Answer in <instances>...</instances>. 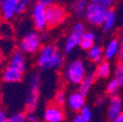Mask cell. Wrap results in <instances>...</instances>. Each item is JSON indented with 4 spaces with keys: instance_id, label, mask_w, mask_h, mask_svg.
Returning a JSON list of instances; mask_svg holds the SVG:
<instances>
[{
    "instance_id": "cell-33",
    "label": "cell",
    "mask_w": 123,
    "mask_h": 122,
    "mask_svg": "<svg viewBox=\"0 0 123 122\" xmlns=\"http://www.w3.org/2000/svg\"><path fill=\"white\" fill-rule=\"evenodd\" d=\"M119 42H120V46H121V48L123 50V31L121 32L120 36H119Z\"/></svg>"
},
{
    "instance_id": "cell-19",
    "label": "cell",
    "mask_w": 123,
    "mask_h": 122,
    "mask_svg": "<svg viewBox=\"0 0 123 122\" xmlns=\"http://www.w3.org/2000/svg\"><path fill=\"white\" fill-rule=\"evenodd\" d=\"M117 21H118V17L114 10L110 9L109 13H108L107 18H105V22L102 24V30L105 33H110L114 30V28L117 26Z\"/></svg>"
},
{
    "instance_id": "cell-14",
    "label": "cell",
    "mask_w": 123,
    "mask_h": 122,
    "mask_svg": "<svg viewBox=\"0 0 123 122\" xmlns=\"http://www.w3.org/2000/svg\"><path fill=\"white\" fill-rule=\"evenodd\" d=\"M10 65L14 66L15 68L20 69L22 73H25L28 69V58L26 55L20 50H14L11 52L10 56H9V63Z\"/></svg>"
},
{
    "instance_id": "cell-35",
    "label": "cell",
    "mask_w": 123,
    "mask_h": 122,
    "mask_svg": "<svg viewBox=\"0 0 123 122\" xmlns=\"http://www.w3.org/2000/svg\"><path fill=\"white\" fill-rule=\"evenodd\" d=\"M89 1H91V2H98V0H89Z\"/></svg>"
},
{
    "instance_id": "cell-13",
    "label": "cell",
    "mask_w": 123,
    "mask_h": 122,
    "mask_svg": "<svg viewBox=\"0 0 123 122\" xmlns=\"http://www.w3.org/2000/svg\"><path fill=\"white\" fill-rule=\"evenodd\" d=\"M123 112V99L119 95L111 96L108 101L107 107V117L109 120H112L118 115Z\"/></svg>"
},
{
    "instance_id": "cell-10",
    "label": "cell",
    "mask_w": 123,
    "mask_h": 122,
    "mask_svg": "<svg viewBox=\"0 0 123 122\" xmlns=\"http://www.w3.org/2000/svg\"><path fill=\"white\" fill-rule=\"evenodd\" d=\"M23 77H24V73H22L20 69L15 68L10 64H7L1 71V80L6 84H19L23 80Z\"/></svg>"
},
{
    "instance_id": "cell-9",
    "label": "cell",
    "mask_w": 123,
    "mask_h": 122,
    "mask_svg": "<svg viewBox=\"0 0 123 122\" xmlns=\"http://www.w3.org/2000/svg\"><path fill=\"white\" fill-rule=\"evenodd\" d=\"M31 21L33 28L38 32L47 30V18H46V7L41 2L36 1L31 8Z\"/></svg>"
},
{
    "instance_id": "cell-2",
    "label": "cell",
    "mask_w": 123,
    "mask_h": 122,
    "mask_svg": "<svg viewBox=\"0 0 123 122\" xmlns=\"http://www.w3.org/2000/svg\"><path fill=\"white\" fill-rule=\"evenodd\" d=\"M87 75V67L82 59L75 58L65 65L63 77L67 84L72 86H79V84Z\"/></svg>"
},
{
    "instance_id": "cell-15",
    "label": "cell",
    "mask_w": 123,
    "mask_h": 122,
    "mask_svg": "<svg viewBox=\"0 0 123 122\" xmlns=\"http://www.w3.org/2000/svg\"><path fill=\"white\" fill-rule=\"evenodd\" d=\"M105 50V59L107 61H112V59L117 58L118 57V54L121 50L120 46V42H119V39H111L107 42L105 46L103 47Z\"/></svg>"
},
{
    "instance_id": "cell-3",
    "label": "cell",
    "mask_w": 123,
    "mask_h": 122,
    "mask_svg": "<svg viewBox=\"0 0 123 122\" xmlns=\"http://www.w3.org/2000/svg\"><path fill=\"white\" fill-rule=\"evenodd\" d=\"M30 0H1L0 17L5 21H12L28 10Z\"/></svg>"
},
{
    "instance_id": "cell-29",
    "label": "cell",
    "mask_w": 123,
    "mask_h": 122,
    "mask_svg": "<svg viewBox=\"0 0 123 122\" xmlns=\"http://www.w3.org/2000/svg\"><path fill=\"white\" fill-rule=\"evenodd\" d=\"M114 1H117V0H98V3L105 6V7L111 8V6L113 5V2H114Z\"/></svg>"
},
{
    "instance_id": "cell-28",
    "label": "cell",
    "mask_w": 123,
    "mask_h": 122,
    "mask_svg": "<svg viewBox=\"0 0 123 122\" xmlns=\"http://www.w3.org/2000/svg\"><path fill=\"white\" fill-rule=\"evenodd\" d=\"M0 122H9V116L6 110L0 108Z\"/></svg>"
},
{
    "instance_id": "cell-8",
    "label": "cell",
    "mask_w": 123,
    "mask_h": 122,
    "mask_svg": "<svg viewBox=\"0 0 123 122\" xmlns=\"http://www.w3.org/2000/svg\"><path fill=\"white\" fill-rule=\"evenodd\" d=\"M67 10L66 8L57 3H52L46 7V18H47V26L51 29H55L61 24L65 23L67 20Z\"/></svg>"
},
{
    "instance_id": "cell-37",
    "label": "cell",
    "mask_w": 123,
    "mask_h": 122,
    "mask_svg": "<svg viewBox=\"0 0 123 122\" xmlns=\"http://www.w3.org/2000/svg\"><path fill=\"white\" fill-rule=\"evenodd\" d=\"M51 1H53V0H51Z\"/></svg>"
},
{
    "instance_id": "cell-24",
    "label": "cell",
    "mask_w": 123,
    "mask_h": 122,
    "mask_svg": "<svg viewBox=\"0 0 123 122\" xmlns=\"http://www.w3.org/2000/svg\"><path fill=\"white\" fill-rule=\"evenodd\" d=\"M79 113L86 122H91L92 118H93V113H92L91 107L89 104H85L84 107L81 108V110L79 111Z\"/></svg>"
},
{
    "instance_id": "cell-18",
    "label": "cell",
    "mask_w": 123,
    "mask_h": 122,
    "mask_svg": "<svg viewBox=\"0 0 123 122\" xmlns=\"http://www.w3.org/2000/svg\"><path fill=\"white\" fill-rule=\"evenodd\" d=\"M96 41H97V34L91 30H88V31L86 30L81 41H80L79 47L81 48L82 51L87 52L90 47H92L96 44Z\"/></svg>"
},
{
    "instance_id": "cell-7",
    "label": "cell",
    "mask_w": 123,
    "mask_h": 122,
    "mask_svg": "<svg viewBox=\"0 0 123 122\" xmlns=\"http://www.w3.org/2000/svg\"><path fill=\"white\" fill-rule=\"evenodd\" d=\"M85 32H86V26H85L84 22L78 21V22L75 23L69 31V33L65 38L64 45H63L64 54H70L77 47H79L80 41H81Z\"/></svg>"
},
{
    "instance_id": "cell-34",
    "label": "cell",
    "mask_w": 123,
    "mask_h": 122,
    "mask_svg": "<svg viewBox=\"0 0 123 122\" xmlns=\"http://www.w3.org/2000/svg\"><path fill=\"white\" fill-rule=\"evenodd\" d=\"M117 67H119V68L123 71V58L122 59H119V64L117 65Z\"/></svg>"
},
{
    "instance_id": "cell-4",
    "label": "cell",
    "mask_w": 123,
    "mask_h": 122,
    "mask_svg": "<svg viewBox=\"0 0 123 122\" xmlns=\"http://www.w3.org/2000/svg\"><path fill=\"white\" fill-rule=\"evenodd\" d=\"M42 45H43L42 33L34 29L23 34L18 43V48L25 55L32 56L37 54Z\"/></svg>"
},
{
    "instance_id": "cell-11",
    "label": "cell",
    "mask_w": 123,
    "mask_h": 122,
    "mask_svg": "<svg viewBox=\"0 0 123 122\" xmlns=\"http://www.w3.org/2000/svg\"><path fill=\"white\" fill-rule=\"evenodd\" d=\"M43 120L44 122H64V110L56 103L49 104L43 112Z\"/></svg>"
},
{
    "instance_id": "cell-16",
    "label": "cell",
    "mask_w": 123,
    "mask_h": 122,
    "mask_svg": "<svg viewBox=\"0 0 123 122\" xmlns=\"http://www.w3.org/2000/svg\"><path fill=\"white\" fill-rule=\"evenodd\" d=\"M87 58L90 63L98 64L105 59V50L101 45L95 44L87 51Z\"/></svg>"
},
{
    "instance_id": "cell-21",
    "label": "cell",
    "mask_w": 123,
    "mask_h": 122,
    "mask_svg": "<svg viewBox=\"0 0 123 122\" xmlns=\"http://www.w3.org/2000/svg\"><path fill=\"white\" fill-rule=\"evenodd\" d=\"M89 0H74L72 3V12L76 18L84 17V13L86 11Z\"/></svg>"
},
{
    "instance_id": "cell-32",
    "label": "cell",
    "mask_w": 123,
    "mask_h": 122,
    "mask_svg": "<svg viewBox=\"0 0 123 122\" xmlns=\"http://www.w3.org/2000/svg\"><path fill=\"white\" fill-rule=\"evenodd\" d=\"M3 64H5V54L0 50V69L3 67Z\"/></svg>"
},
{
    "instance_id": "cell-31",
    "label": "cell",
    "mask_w": 123,
    "mask_h": 122,
    "mask_svg": "<svg viewBox=\"0 0 123 122\" xmlns=\"http://www.w3.org/2000/svg\"><path fill=\"white\" fill-rule=\"evenodd\" d=\"M110 122H123V112L118 115L115 118H113L112 120H110Z\"/></svg>"
},
{
    "instance_id": "cell-17",
    "label": "cell",
    "mask_w": 123,
    "mask_h": 122,
    "mask_svg": "<svg viewBox=\"0 0 123 122\" xmlns=\"http://www.w3.org/2000/svg\"><path fill=\"white\" fill-rule=\"evenodd\" d=\"M93 73L97 79H107L112 73V66L110 64V61L103 59L102 62L98 63Z\"/></svg>"
},
{
    "instance_id": "cell-26",
    "label": "cell",
    "mask_w": 123,
    "mask_h": 122,
    "mask_svg": "<svg viewBox=\"0 0 123 122\" xmlns=\"http://www.w3.org/2000/svg\"><path fill=\"white\" fill-rule=\"evenodd\" d=\"M113 77H114L121 84V86L123 87V71H121L119 67H115L114 69V74H113Z\"/></svg>"
},
{
    "instance_id": "cell-20",
    "label": "cell",
    "mask_w": 123,
    "mask_h": 122,
    "mask_svg": "<svg viewBox=\"0 0 123 122\" xmlns=\"http://www.w3.org/2000/svg\"><path fill=\"white\" fill-rule=\"evenodd\" d=\"M96 76H95V73H87V75L85 76V78L82 79V81L79 84V91H81L84 95H86L87 96L88 94H89L90 89L92 88V86H93V84H95L96 81Z\"/></svg>"
},
{
    "instance_id": "cell-6",
    "label": "cell",
    "mask_w": 123,
    "mask_h": 122,
    "mask_svg": "<svg viewBox=\"0 0 123 122\" xmlns=\"http://www.w3.org/2000/svg\"><path fill=\"white\" fill-rule=\"evenodd\" d=\"M109 11L110 8L105 7L98 2L89 1L84 13V19L91 26H102Z\"/></svg>"
},
{
    "instance_id": "cell-12",
    "label": "cell",
    "mask_w": 123,
    "mask_h": 122,
    "mask_svg": "<svg viewBox=\"0 0 123 122\" xmlns=\"http://www.w3.org/2000/svg\"><path fill=\"white\" fill-rule=\"evenodd\" d=\"M67 108L73 112H79L81 108L86 104V95H84L79 90L72 91L67 96Z\"/></svg>"
},
{
    "instance_id": "cell-5",
    "label": "cell",
    "mask_w": 123,
    "mask_h": 122,
    "mask_svg": "<svg viewBox=\"0 0 123 122\" xmlns=\"http://www.w3.org/2000/svg\"><path fill=\"white\" fill-rule=\"evenodd\" d=\"M41 76L38 73H33L29 79V91L26 94L24 108L26 112H35L40 102Z\"/></svg>"
},
{
    "instance_id": "cell-36",
    "label": "cell",
    "mask_w": 123,
    "mask_h": 122,
    "mask_svg": "<svg viewBox=\"0 0 123 122\" xmlns=\"http://www.w3.org/2000/svg\"><path fill=\"white\" fill-rule=\"evenodd\" d=\"M0 3H1V0H0Z\"/></svg>"
},
{
    "instance_id": "cell-1",
    "label": "cell",
    "mask_w": 123,
    "mask_h": 122,
    "mask_svg": "<svg viewBox=\"0 0 123 122\" xmlns=\"http://www.w3.org/2000/svg\"><path fill=\"white\" fill-rule=\"evenodd\" d=\"M65 54L55 43L46 42L41 46L36 54L35 64L38 71H58L64 66Z\"/></svg>"
},
{
    "instance_id": "cell-27",
    "label": "cell",
    "mask_w": 123,
    "mask_h": 122,
    "mask_svg": "<svg viewBox=\"0 0 123 122\" xmlns=\"http://www.w3.org/2000/svg\"><path fill=\"white\" fill-rule=\"evenodd\" d=\"M26 120L28 122H37V116L34 112H26Z\"/></svg>"
},
{
    "instance_id": "cell-25",
    "label": "cell",
    "mask_w": 123,
    "mask_h": 122,
    "mask_svg": "<svg viewBox=\"0 0 123 122\" xmlns=\"http://www.w3.org/2000/svg\"><path fill=\"white\" fill-rule=\"evenodd\" d=\"M9 122H28L26 120V112L17 111L9 116Z\"/></svg>"
},
{
    "instance_id": "cell-23",
    "label": "cell",
    "mask_w": 123,
    "mask_h": 122,
    "mask_svg": "<svg viewBox=\"0 0 123 122\" xmlns=\"http://www.w3.org/2000/svg\"><path fill=\"white\" fill-rule=\"evenodd\" d=\"M67 96L68 95L66 94L64 89H58L54 96V103L58 104L61 107H63L64 104H66V101H67Z\"/></svg>"
},
{
    "instance_id": "cell-30",
    "label": "cell",
    "mask_w": 123,
    "mask_h": 122,
    "mask_svg": "<svg viewBox=\"0 0 123 122\" xmlns=\"http://www.w3.org/2000/svg\"><path fill=\"white\" fill-rule=\"evenodd\" d=\"M70 122H86L84 119H82V117L80 116L79 112H77L76 115L74 116V117L72 118V120H70Z\"/></svg>"
},
{
    "instance_id": "cell-22",
    "label": "cell",
    "mask_w": 123,
    "mask_h": 122,
    "mask_svg": "<svg viewBox=\"0 0 123 122\" xmlns=\"http://www.w3.org/2000/svg\"><path fill=\"white\" fill-rule=\"evenodd\" d=\"M121 88H122L121 84L114 78V77H112L110 80L108 81L107 87H105V94H107L109 97L115 96V95L119 94V91H120Z\"/></svg>"
}]
</instances>
